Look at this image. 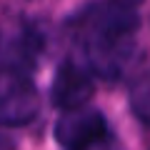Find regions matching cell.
<instances>
[{
  "label": "cell",
  "instance_id": "277c9868",
  "mask_svg": "<svg viewBox=\"0 0 150 150\" xmlns=\"http://www.w3.org/2000/svg\"><path fill=\"white\" fill-rule=\"evenodd\" d=\"M50 95L55 108L63 112L88 108V100L93 98V73L80 58H68L58 68Z\"/></svg>",
  "mask_w": 150,
  "mask_h": 150
},
{
  "label": "cell",
  "instance_id": "5b68a950",
  "mask_svg": "<svg viewBox=\"0 0 150 150\" xmlns=\"http://www.w3.org/2000/svg\"><path fill=\"white\" fill-rule=\"evenodd\" d=\"M130 110L143 125L150 128V70L143 73L130 88Z\"/></svg>",
  "mask_w": 150,
  "mask_h": 150
},
{
  "label": "cell",
  "instance_id": "6da1fadb",
  "mask_svg": "<svg viewBox=\"0 0 150 150\" xmlns=\"http://www.w3.org/2000/svg\"><path fill=\"white\" fill-rule=\"evenodd\" d=\"M78 58L98 78L115 80L128 70L138 53L140 20L135 10L118 3H95L78 13L75 20Z\"/></svg>",
  "mask_w": 150,
  "mask_h": 150
},
{
  "label": "cell",
  "instance_id": "7a4b0ae2",
  "mask_svg": "<svg viewBox=\"0 0 150 150\" xmlns=\"http://www.w3.org/2000/svg\"><path fill=\"white\" fill-rule=\"evenodd\" d=\"M40 110V95L33 85L30 75L20 70H3V90H0V120L3 125H25Z\"/></svg>",
  "mask_w": 150,
  "mask_h": 150
},
{
  "label": "cell",
  "instance_id": "8992f818",
  "mask_svg": "<svg viewBox=\"0 0 150 150\" xmlns=\"http://www.w3.org/2000/svg\"><path fill=\"white\" fill-rule=\"evenodd\" d=\"M112 3H118V5H123V8H130V10H135V8H138L143 0H112Z\"/></svg>",
  "mask_w": 150,
  "mask_h": 150
},
{
  "label": "cell",
  "instance_id": "3957f363",
  "mask_svg": "<svg viewBox=\"0 0 150 150\" xmlns=\"http://www.w3.org/2000/svg\"><path fill=\"white\" fill-rule=\"evenodd\" d=\"M108 138V123L95 108L63 112L55 123V140L68 150H93Z\"/></svg>",
  "mask_w": 150,
  "mask_h": 150
}]
</instances>
